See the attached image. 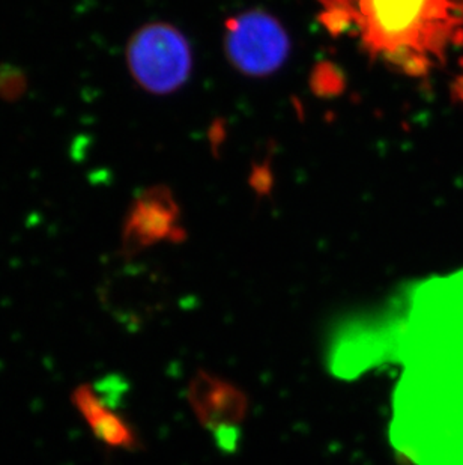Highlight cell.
<instances>
[{"label": "cell", "mask_w": 463, "mask_h": 465, "mask_svg": "<svg viewBox=\"0 0 463 465\" xmlns=\"http://www.w3.org/2000/svg\"><path fill=\"white\" fill-rule=\"evenodd\" d=\"M414 300L421 312L416 425L399 444L400 457L417 465H463V270L424 282Z\"/></svg>", "instance_id": "cell-1"}, {"label": "cell", "mask_w": 463, "mask_h": 465, "mask_svg": "<svg viewBox=\"0 0 463 465\" xmlns=\"http://www.w3.org/2000/svg\"><path fill=\"white\" fill-rule=\"evenodd\" d=\"M334 35H350L379 61L426 75L463 43V0H318Z\"/></svg>", "instance_id": "cell-2"}, {"label": "cell", "mask_w": 463, "mask_h": 465, "mask_svg": "<svg viewBox=\"0 0 463 465\" xmlns=\"http://www.w3.org/2000/svg\"><path fill=\"white\" fill-rule=\"evenodd\" d=\"M127 65L144 91L167 95L175 93L190 77L192 49L176 27L151 23L140 27L128 41Z\"/></svg>", "instance_id": "cell-3"}, {"label": "cell", "mask_w": 463, "mask_h": 465, "mask_svg": "<svg viewBox=\"0 0 463 465\" xmlns=\"http://www.w3.org/2000/svg\"><path fill=\"white\" fill-rule=\"evenodd\" d=\"M224 45L233 65L250 75L279 70L291 49L283 26L263 11L241 14L229 22Z\"/></svg>", "instance_id": "cell-4"}, {"label": "cell", "mask_w": 463, "mask_h": 465, "mask_svg": "<svg viewBox=\"0 0 463 465\" xmlns=\"http://www.w3.org/2000/svg\"><path fill=\"white\" fill-rule=\"evenodd\" d=\"M188 402L197 419L214 435L223 452H235L241 439L240 425L249 411L244 391L222 378L199 372L187 391Z\"/></svg>", "instance_id": "cell-5"}, {"label": "cell", "mask_w": 463, "mask_h": 465, "mask_svg": "<svg viewBox=\"0 0 463 465\" xmlns=\"http://www.w3.org/2000/svg\"><path fill=\"white\" fill-rule=\"evenodd\" d=\"M175 205L167 192L149 190L137 199L123 226V244L127 253L175 237Z\"/></svg>", "instance_id": "cell-6"}, {"label": "cell", "mask_w": 463, "mask_h": 465, "mask_svg": "<svg viewBox=\"0 0 463 465\" xmlns=\"http://www.w3.org/2000/svg\"><path fill=\"white\" fill-rule=\"evenodd\" d=\"M71 401L101 443L123 450H136L139 448V439L132 426L107 407L89 384L75 387Z\"/></svg>", "instance_id": "cell-7"}, {"label": "cell", "mask_w": 463, "mask_h": 465, "mask_svg": "<svg viewBox=\"0 0 463 465\" xmlns=\"http://www.w3.org/2000/svg\"><path fill=\"white\" fill-rule=\"evenodd\" d=\"M27 88L26 75L15 66L5 65L0 68V98L14 102L22 97Z\"/></svg>", "instance_id": "cell-8"}]
</instances>
